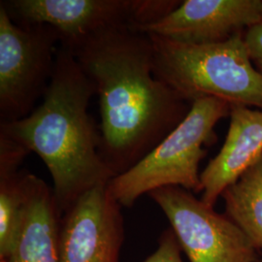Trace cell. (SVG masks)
Masks as SVG:
<instances>
[{
  "mask_svg": "<svg viewBox=\"0 0 262 262\" xmlns=\"http://www.w3.org/2000/svg\"><path fill=\"white\" fill-rule=\"evenodd\" d=\"M253 64L255 66V68L257 69V71L262 75V58L261 59H257L253 61Z\"/></svg>",
  "mask_w": 262,
  "mask_h": 262,
  "instance_id": "obj_16",
  "label": "cell"
},
{
  "mask_svg": "<svg viewBox=\"0 0 262 262\" xmlns=\"http://www.w3.org/2000/svg\"><path fill=\"white\" fill-rule=\"evenodd\" d=\"M177 0H2L18 25L55 28L60 45H71L111 28L147 26L176 9Z\"/></svg>",
  "mask_w": 262,
  "mask_h": 262,
  "instance_id": "obj_6",
  "label": "cell"
},
{
  "mask_svg": "<svg viewBox=\"0 0 262 262\" xmlns=\"http://www.w3.org/2000/svg\"><path fill=\"white\" fill-rule=\"evenodd\" d=\"M162 210L189 262H255L257 250L227 215L180 187L148 194Z\"/></svg>",
  "mask_w": 262,
  "mask_h": 262,
  "instance_id": "obj_7",
  "label": "cell"
},
{
  "mask_svg": "<svg viewBox=\"0 0 262 262\" xmlns=\"http://www.w3.org/2000/svg\"><path fill=\"white\" fill-rule=\"evenodd\" d=\"M94 94V84L74 55L59 45L42 102L20 120L0 122V135L45 163L61 215L85 192L116 177L101 156L100 131L88 112Z\"/></svg>",
  "mask_w": 262,
  "mask_h": 262,
  "instance_id": "obj_2",
  "label": "cell"
},
{
  "mask_svg": "<svg viewBox=\"0 0 262 262\" xmlns=\"http://www.w3.org/2000/svg\"><path fill=\"white\" fill-rule=\"evenodd\" d=\"M255 262H262V256L261 257H258V258H257V260Z\"/></svg>",
  "mask_w": 262,
  "mask_h": 262,
  "instance_id": "obj_17",
  "label": "cell"
},
{
  "mask_svg": "<svg viewBox=\"0 0 262 262\" xmlns=\"http://www.w3.org/2000/svg\"><path fill=\"white\" fill-rule=\"evenodd\" d=\"M244 34L205 45L147 34L152 44L154 75L190 103L211 97L262 110V75L253 66Z\"/></svg>",
  "mask_w": 262,
  "mask_h": 262,
  "instance_id": "obj_3",
  "label": "cell"
},
{
  "mask_svg": "<svg viewBox=\"0 0 262 262\" xmlns=\"http://www.w3.org/2000/svg\"><path fill=\"white\" fill-rule=\"evenodd\" d=\"M30 154L15 141L0 135V262L18 243L26 205V169L19 167Z\"/></svg>",
  "mask_w": 262,
  "mask_h": 262,
  "instance_id": "obj_12",
  "label": "cell"
},
{
  "mask_svg": "<svg viewBox=\"0 0 262 262\" xmlns=\"http://www.w3.org/2000/svg\"><path fill=\"white\" fill-rule=\"evenodd\" d=\"M230 110V104L217 98L193 101L174 130L135 166L109 182V193L121 206L131 208L142 195L161 187L201 192L199 165L207 156L205 146L216 142L215 125Z\"/></svg>",
  "mask_w": 262,
  "mask_h": 262,
  "instance_id": "obj_4",
  "label": "cell"
},
{
  "mask_svg": "<svg viewBox=\"0 0 262 262\" xmlns=\"http://www.w3.org/2000/svg\"><path fill=\"white\" fill-rule=\"evenodd\" d=\"M225 144L200 173L201 200L215 207L229 186L262 158V110L231 106Z\"/></svg>",
  "mask_w": 262,
  "mask_h": 262,
  "instance_id": "obj_10",
  "label": "cell"
},
{
  "mask_svg": "<svg viewBox=\"0 0 262 262\" xmlns=\"http://www.w3.org/2000/svg\"><path fill=\"white\" fill-rule=\"evenodd\" d=\"M26 205L18 243L5 262H58L61 213L53 188L26 170Z\"/></svg>",
  "mask_w": 262,
  "mask_h": 262,
  "instance_id": "obj_11",
  "label": "cell"
},
{
  "mask_svg": "<svg viewBox=\"0 0 262 262\" xmlns=\"http://www.w3.org/2000/svg\"><path fill=\"white\" fill-rule=\"evenodd\" d=\"M222 197L225 215L257 251L262 250V158L227 187Z\"/></svg>",
  "mask_w": 262,
  "mask_h": 262,
  "instance_id": "obj_13",
  "label": "cell"
},
{
  "mask_svg": "<svg viewBox=\"0 0 262 262\" xmlns=\"http://www.w3.org/2000/svg\"><path fill=\"white\" fill-rule=\"evenodd\" d=\"M64 47L98 95L100 151L116 176L135 166L189 112L191 103L154 75L147 34L111 28Z\"/></svg>",
  "mask_w": 262,
  "mask_h": 262,
  "instance_id": "obj_1",
  "label": "cell"
},
{
  "mask_svg": "<svg viewBox=\"0 0 262 262\" xmlns=\"http://www.w3.org/2000/svg\"><path fill=\"white\" fill-rule=\"evenodd\" d=\"M262 21V0H185L162 19L132 28L184 44L227 41Z\"/></svg>",
  "mask_w": 262,
  "mask_h": 262,
  "instance_id": "obj_9",
  "label": "cell"
},
{
  "mask_svg": "<svg viewBox=\"0 0 262 262\" xmlns=\"http://www.w3.org/2000/svg\"><path fill=\"white\" fill-rule=\"evenodd\" d=\"M244 40L252 60L262 58V21L245 31Z\"/></svg>",
  "mask_w": 262,
  "mask_h": 262,
  "instance_id": "obj_15",
  "label": "cell"
},
{
  "mask_svg": "<svg viewBox=\"0 0 262 262\" xmlns=\"http://www.w3.org/2000/svg\"><path fill=\"white\" fill-rule=\"evenodd\" d=\"M122 207L97 186L61 215L58 262H121L124 228Z\"/></svg>",
  "mask_w": 262,
  "mask_h": 262,
  "instance_id": "obj_8",
  "label": "cell"
},
{
  "mask_svg": "<svg viewBox=\"0 0 262 262\" xmlns=\"http://www.w3.org/2000/svg\"><path fill=\"white\" fill-rule=\"evenodd\" d=\"M60 38L47 25H18L0 5V122L28 116L47 91Z\"/></svg>",
  "mask_w": 262,
  "mask_h": 262,
  "instance_id": "obj_5",
  "label": "cell"
},
{
  "mask_svg": "<svg viewBox=\"0 0 262 262\" xmlns=\"http://www.w3.org/2000/svg\"><path fill=\"white\" fill-rule=\"evenodd\" d=\"M181 247L172 229H166L159 239L157 250L143 262H184Z\"/></svg>",
  "mask_w": 262,
  "mask_h": 262,
  "instance_id": "obj_14",
  "label": "cell"
}]
</instances>
